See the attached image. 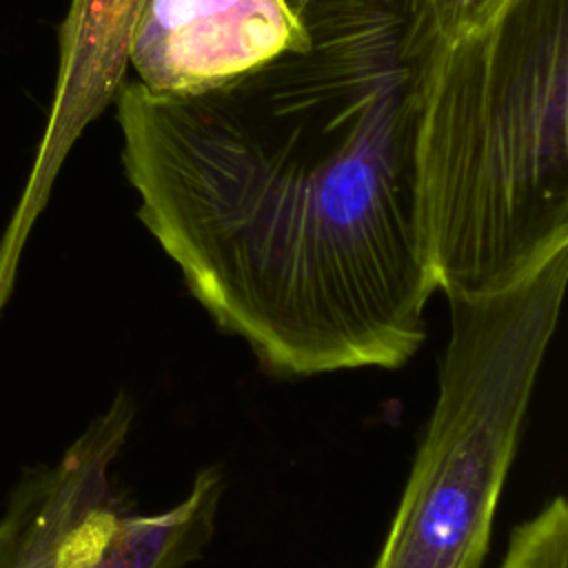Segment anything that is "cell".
<instances>
[{"label":"cell","mask_w":568,"mask_h":568,"mask_svg":"<svg viewBox=\"0 0 568 568\" xmlns=\"http://www.w3.org/2000/svg\"><path fill=\"white\" fill-rule=\"evenodd\" d=\"M311 42L186 95L122 82L138 217L217 331L282 377L408 364L430 277L413 138L424 64L402 11L295 9Z\"/></svg>","instance_id":"1"},{"label":"cell","mask_w":568,"mask_h":568,"mask_svg":"<svg viewBox=\"0 0 568 568\" xmlns=\"http://www.w3.org/2000/svg\"><path fill=\"white\" fill-rule=\"evenodd\" d=\"M435 288H504L568 246V0H510L424 67L413 138Z\"/></svg>","instance_id":"2"},{"label":"cell","mask_w":568,"mask_h":568,"mask_svg":"<svg viewBox=\"0 0 568 568\" xmlns=\"http://www.w3.org/2000/svg\"><path fill=\"white\" fill-rule=\"evenodd\" d=\"M566 282L568 246L504 288L448 300L437 395L371 568H484Z\"/></svg>","instance_id":"3"},{"label":"cell","mask_w":568,"mask_h":568,"mask_svg":"<svg viewBox=\"0 0 568 568\" xmlns=\"http://www.w3.org/2000/svg\"><path fill=\"white\" fill-rule=\"evenodd\" d=\"M135 424L118 390L49 464L27 468L0 515V568H189L215 537L226 493L220 466L195 473L160 510H140L115 464Z\"/></svg>","instance_id":"4"},{"label":"cell","mask_w":568,"mask_h":568,"mask_svg":"<svg viewBox=\"0 0 568 568\" xmlns=\"http://www.w3.org/2000/svg\"><path fill=\"white\" fill-rule=\"evenodd\" d=\"M308 42L306 24L286 0H144L129 69L153 95H186Z\"/></svg>","instance_id":"5"},{"label":"cell","mask_w":568,"mask_h":568,"mask_svg":"<svg viewBox=\"0 0 568 568\" xmlns=\"http://www.w3.org/2000/svg\"><path fill=\"white\" fill-rule=\"evenodd\" d=\"M144 0H71L58 31V71L44 131L9 224V248L27 237L84 129L115 100L129 71L131 33Z\"/></svg>","instance_id":"6"},{"label":"cell","mask_w":568,"mask_h":568,"mask_svg":"<svg viewBox=\"0 0 568 568\" xmlns=\"http://www.w3.org/2000/svg\"><path fill=\"white\" fill-rule=\"evenodd\" d=\"M510 0H404V53L426 67L444 47L490 22Z\"/></svg>","instance_id":"7"},{"label":"cell","mask_w":568,"mask_h":568,"mask_svg":"<svg viewBox=\"0 0 568 568\" xmlns=\"http://www.w3.org/2000/svg\"><path fill=\"white\" fill-rule=\"evenodd\" d=\"M499 568H568V504L550 497L532 517L513 526Z\"/></svg>","instance_id":"8"}]
</instances>
